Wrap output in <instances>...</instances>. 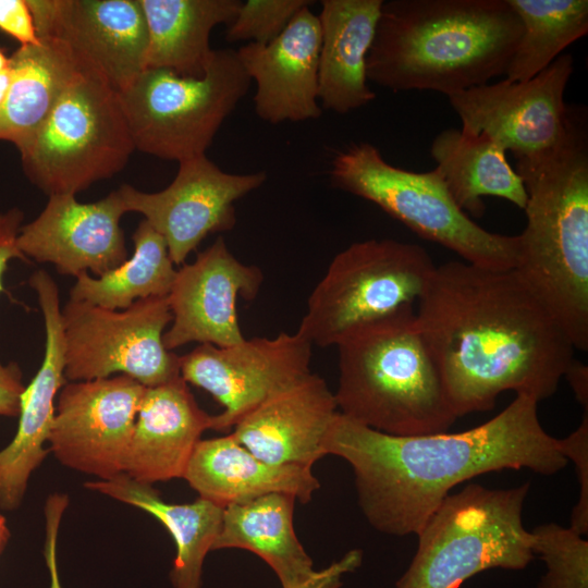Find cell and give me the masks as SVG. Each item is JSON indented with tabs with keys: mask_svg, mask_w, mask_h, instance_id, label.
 <instances>
[{
	"mask_svg": "<svg viewBox=\"0 0 588 588\" xmlns=\"http://www.w3.org/2000/svg\"><path fill=\"white\" fill-rule=\"evenodd\" d=\"M416 308L457 418L491 409L505 391L539 403L574 360L568 336L513 269L436 266Z\"/></svg>",
	"mask_w": 588,
	"mask_h": 588,
	"instance_id": "obj_1",
	"label": "cell"
},
{
	"mask_svg": "<svg viewBox=\"0 0 588 588\" xmlns=\"http://www.w3.org/2000/svg\"><path fill=\"white\" fill-rule=\"evenodd\" d=\"M538 402L516 397L497 416L466 431L392 436L338 412L323 449L347 462L368 523L391 536L417 535L457 485L490 471L529 469L553 475L568 463L560 439L542 427Z\"/></svg>",
	"mask_w": 588,
	"mask_h": 588,
	"instance_id": "obj_2",
	"label": "cell"
},
{
	"mask_svg": "<svg viewBox=\"0 0 588 588\" xmlns=\"http://www.w3.org/2000/svg\"><path fill=\"white\" fill-rule=\"evenodd\" d=\"M522 30L507 0L383 1L367 78L450 96L505 74Z\"/></svg>",
	"mask_w": 588,
	"mask_h": 588,
	"instance_id": "obj_3",
	"label": "cell"
},
{
	"mask_svg": "<svg viewBox=\"0 0 588 588\" xmlns=\"http://www.w3.org/2000/svg\"><path fill=\"white\" fill-rule=\"evenodd\" d=\"M527 192V224L517 236V277L574 348H588V142L572 110L554 148L516 159Z\"/></svg>",
	"mask_w": 588,
	"mask_h": 588,
	"instance_id": "obj_4",
	"label": "cell"
},
{
	"mask_svg": "<svg viewBox=\"0 0 588 588\" xmlns=\"http://www.w3.org/2000/svg\"><path fill=\"white\" fill-rule=\"evenodd\" d=\"M336 348L344 416L392 436L446 432L457 419L415 310L362 327Z\"/></svg>",
	"mask_w": 588,
	"mask_h": 588,
	"instance_id": "obj_5",
	"label": "cell"
},
{
	"mask_svg": "<svg viewBox=\"0 0 588 588\" xmlns=\"http://www.w3.org/2000/svg\"><path fill=\"white\" fill-rule=\"evenodd\" d=\"M529 483H471L449 494L417 532L416 553L396 588H460L491 568L523 569L535 558L523 523Z\"/></svg>",
	"mask_w": 588,
	"mask_h": 588,
	"instance_id": "obj_6",
	"label": "cell"
},
{
	"mask_svg": "<svg viewBox=\"0 0 588 588\" xmlns=\"http://www.w3.org/2000/svg\"><path fill=\"white\" fill-rule=\"evenodd\" d=\"M27 179L48 196L110 179L135 149L119 95L82 70L44 123L16 146Z\"/></svg>",
	"mask_w": 588,
	"mask_h": 588,
	"instance_id": "obj_7",
	"label": "cell"
},
{
	"mask_svg": "<svg viewBox=\"0 0 588 588\" xmlns=\"http://www.w3.org/2000/svg\"><path fill=\"white\" fill-rule=\"evenodd\" d=\"M334 187L369 200L413 232L456 253L465 262L495 270L513 269L517 236L487 231L452 198L439 171L413 172L388 163L363 142L332 160Z\"/></svg>",
	"mask_w": 588,
	"mask_h": 588,
	"instance_id": "obj_8",
	"label": "cell"
},
{
	"mask_svg": "<svg viewBox=\"0 0 588 588\" xmlns=\"http://www.w3.org/2000/svg\"><path fill=\"white\" fill-rule=\"evenodd\" d=\"M434 267L416 244L355 242L333 257L311 291L297 332L313 346H336L362 327L414 310Z\"/></svg>",
	"mask_w": 588,
	"mask_h": 588,
	"instance_id": "obj_9",
	"label": "cell"
},
{
	"mask_svg": "<svg viewBox=\"0 0 588 588\" xmlns=\"http://www.w3.org/2000/svg\"><path fill=\"white\" fill-rule=\"evenodd\" d=\"M249 85L236 50L225 48L200 77L146 69L118 95L135 149L180 162L206 155Z\"/></svg>",
	"mask_w": 588,
	"mask_h": 588,
	"instance_id": "obj_10",
	"label": "cell"
},
{
	"mask_svg": "<svg viewBox=\"0 0 588 588\" xmlns=\"http://www.w3.org/2000/svg\"><path fill=\"white\" fill-rule=\"evenodd\" d=\"M64 376L87 381L125 375L146 388L180 377V356L163 345L172 321L168 296L120 310L70 299L61 309Z\"/></svg>",
	"mask_w": 588,
	"mask_h": 588,
	"instance_id": "obj_11",
	"label": "cell"
},
{
	"mask_svg": "<svg viewBox=\"0 0 588 588\" xmlns=\"http://www.w3.org/2000/svg\"><path fill=\"white\" fill-rule=\"evenodd\" d=\"M574 70L569 53L524 82L503 79L448 96L462 131L483 133L516 159L558 146L566 135L572 111L564 93Z\"/></svg>",
	"mask_w": 588,
	"mask_h": 588,
	"instance_id": "obj_12",
	"label": "cell"
},
{
	"mask_svg": "<svg viewBox=\"0 0 588 588\" xmlns=\"http://www.w3.org/2000/svg\"><path fill=\"white\" fill-rule=\"evenodd\" d=\"M313 344L295 333L244 339L230 346L199 344L180 356V375L223 407L213 430L228 431L270 395L310 373Z\"/></svg>",
	"mask_w": 588,
	"mask_h": 588,
	"instance_id": "obj_13",
	"label": "cell"
},
{
	"mask_svg": "<svg viewBox=\"0 0 588 588\" xmlns=\"http://www.w3.org/2000/svg\"><path fill=\"white\" fill-rule=\"evenodd\" d=\"M264 171L233 174L221 170L206 155L184 159L169 186L146 193L124 184L118 188L126 212H138L166 241L179 266L203 240L231 231L236 223L235 201L259 188Z\"/></svg>",
	"mask_w": 588,
	"mask_h": 588,
	"instance_id": "obj_14",
	"label": "cell"
},
{
	"mask_svg": "<svg viewBox=\"0 0 588 588\" xmlns=\"http://www.w3.org/2000/svg\"><path fill=\"white\" fill-rule=\"evenodd\" d=\"M145 389L125 375L68 381L57 396L49 451L99 480L123 473Z\"/></svg>",
	"mask_w": 588,
	"mask_h": 588,
	"instance_id": "obj_15",
	"label": "cell"
},
{
	"mask_svg": "<svg viewBox=\"0 0 588 588\" xmlns=\"http://www.w3.org/2000/svg\"><path fill=\"white\" fill-rule=\"evenodd\" d=\"M39 39L57 38L117 93L146 70L148 33L139 0H26Z\"/></svg>",
	"mask_w": 588,
	"mask_h": 588,
	"instance_id": "obj_16",
	"label": "cell"
},
{
	"mask_svg": "<svg viewBox=\"0 0 588 588\" xmlns=\"http://www.w3.org/2000/svg\"><path fill=\"white\" fill-rule=\"evenodd\" d=\"M264 281L261 269L240 261L222 236L177 269L168 295L172 321L163 333V345L173 351L187 343L224 347L245 338L236 303L253 301Z\"/></svg>",
	"mask_w": 588,
	"mask_h": 588,
	"instance_id": "obj_17",
	"label": "cell"
},
{
	"mask_svg": "<svg viewBox=\"0 0 588 588\" xmlns=\"http://www.w3.org/2000/svg\"><path fill=\"white\" fill-rule=\"evenodd\" d=\"M125 212L118 189L95 203L52 195L37 218L22 225L16 244L27 259L52 264L60 274L76 278L89 270L101 277L127 258L120 225Z\"/></svg>",
	"mask_w": 588,
	"mask_h": 588,
	"instance_id": "obj_18",
	"label": "cell"
},
{
	"mask_svg": "<svg viewBox=\"0 0 588 588\" xmlns=\"http://www.w3.org/2000/svg\"><path fill=\"white\" fill-rule=\"evenodd\" d=\"M28 283L44 316L45 353L40 368L21 395L15 436L0 451V509L5 511L20 506L32 473L49 452L44 444L49 440L57 396L68 382L58 285L45 270L35 271Z\"/></svg>",
	"mask_w": 588,
	"mask_h": 588,
	"instance_id": "obj_19",
	"label": "cell"
},
{
	"mask_svg": "<svg viewBox=\"0 0 588 588\" xmlns=\"http://www.w3.org/2000/svg\"><path fill=\"white\" fill-rule=\"evenodd\" d=\"M320 42L318 16L305 7L269 44L247 42L236 50L250 82L256 85L254 106L259 119L279 124L321 117Z\"/></svg>",
	"mask_w": 588,
	"mask_h": 588,
	"instance_id": "obj_20",
	"label": "cell"
},
{
	"mask_svg": "<svg viewBox=\"0 0 588 588\" xmlns=\"http://www.w3.org/2000/svg\"><path fill=\"white\" fill-rule=\"evenodd\" d=\"M338 412L324 379L310 372L253 408L231 434L264 462L311 468L326 455L324 438Z\"/></svg>",
	"mask_w": 588,
	"mask_h": 588,
	"instance_id": "obj_21",
	"label": "cell"
},
{
	"mask_svg": "<svg viewBox=\"0 0 588 588\" xmlns=\"http://www.w3.org/2000/svg\"><path fill=\"white\" fill-rule=\"evenodd\" d=\"M213 415L199 407L180 376L146 388L136 416L123 473L147 485L183 478Z\"/></svg>",
	"mask_w": 588,
	"mask_h": 588,
	"instance_id": "obj_22",
	"label": "cell"
},
{
	"mask_svg": "<svg viewBox=\"0 0 588 588\" xmlns=\"http://www.w3.org/2000/svg\"><path fill=\"white\" fill-rule=\"evenodd\" d=\"M199 494L221 507L270 494L308 503L320 483L310 467L264 462L230 433L200 440L183 477Z\"/></svg>",
	"mask_w": 588,
	"mask_h": 588,
	"instance_id": "obj_23",
	"label": "cell"
},
{
	"mask_svg": "<svg viewBox=\"0 0 588 588\" xmlns=\"http://www.w3.org/2000/svg\"><path fill=\"white\" fill-rule=\"evenodd\" d=\"M383 0H322L318 96L321 109L345 114L376 98L367 57Z\"/></svg>",
	"mask_w": 588,
	"mask_h": 588,
	"instance_id": "obj_24",
	"label": "cell"
},
{
	"mask_svg": "<svg viewBox=\"0 0 588 588\" xmlns=\"http://www.w3.org/2000/svg\"><path fill=\"white\" fill-rule=\"evenodd\" d=\"M295 501L291 494L270 493L225 506L212 550L250 551L272 568L282 588L299 587L315 569L294 530Z\"/></svg>",
	"mask_w": 588,
	"mask_h": 588,
	"instance_id": "obj_25",
	"label": "cell"
},
{
	"mask_svg": "<svg viewBox=\"0 0 588 588\" xmlns=\"http://www.w3.org/2000/svg\"><path fill=\"white\" fill-rule=\"evenodd\" d=\"M147 25L146 69L200 77L215 52L212 29L234 19L238 0H139Z\"/></svg>",
	"mask_w": 588,
	"mask_h": 588,
	"instance_id": "obj_26",
	"label": "cell"
},
{
	"mask_svg": "<svg viewBox=\"0 0 588 588\" xmlns=\"http://www.w3.org/2000/svg\"><path fill=\"white\" fill-rule=\"evenodd\" d=\"M430 154L452 198L464 212L481 217L486 196L525 208L527 192L523 180L507 162L505 149L488 135L448 128L436 136Z\"/></svg>",
	"mask_w": 588,
	"mask_h": 588,
	"instance_id": "obj_27",
	"label": "cell"
},
{
	"mask_svg": "<svg viewBox=\"0 0 588 588\" xmlns=\"http://www.w3.org/2000/svg\"><path fill=\"white\" fill-rule=\"evenodd\" d=\"M123 503L156 517L170 532L176 555L170 573L173 588H201L204 560L220 531L223 507L198 498L192 503H167L151 485L138 482L121 473L108 480L85 483Z\"/></svg>",
	"mask_w": 588,
	"mask_h": 588,
	"instance_id": "obj_28",
	"label": "cell"
},
{
	"mask_svg": "<svg viewBox=\"0 0 588 588\" xmlns=\"http://www.w3.org/2000/svg\"><path fill=\"white\" fill-rule=\"evenodd\" d=\"M10 69L12 81L0 112V139L16 147L44 123L65 88L85 69L57 38L20 46L10 57Z\"/></svg>",
	"mask_w": 588,
	"mask_h": 588,
	"instance_id": "obj_29",
	"label": "cell"
},
{
	"mask_svg": "<svg viewBox=\"0 0 588 588\" xmlns=\"http://www.w3.org/2000/svg\"><path fill=\"white\" fill-rule=\"evenodd\" d=\"M134 252L101 277L83 272L70 290V299L120 310L138 299L168 296L176 271L164 238L145 220L132 236Z\"/></svg>",
	"mask_w": 588,
	"mask_h": 588,
	"instance_id": "obj_30",
	"label": "cell"
},
{
	"mask_svg": "<svg viewBox=\"0 0 588 588\" xmlns=\"http://www.w3.org/2000/svg\"><path fill=\"white\" fill-rule=\"evenodd\" d=\"M522 24V36L506 79L524 82L548 68L588 33L587 0H507Z\"/></svg>",
	"mask_w": 588,
	"mask_h": 588,
	"instance_id": "obj_31",
	"label": "cell"
},
{
	"mask_svg": "<svg viewBox=\"0 0 588 588\" xmlns=\"http://www.w3.org/2000/svg\"><path fill=\"white\" fill-rule=\"evenodd\" d=\"M530 532L534 553L546 564L537 588H588V541L583 535L556 523Z\"/></svg>",
	"mask_w": 588,
	"mask_h": 588,
	"instance_id": "obj_32",
	"label": "cell"
},
{
	"mask_svg": "<svg viewBox=\"0 0 588 588\" xmlns=\"http://www.w3.org/2000/svg\"><path fill=\"white\" fill-rule=\"evenodd\" d=\"M309 0H247L241 2L228 25L229 42L248 41L266 45L277 38Z\"/></svg>",
	"mask_w": 588,
	"mask_h": 588,
	"instance_id": "obj_33",
	"label": "cell"
},
{
	"mask_svg": "<svg viewBox=\"0 0 588 588\" xmlns=\"http://www.w3.org/2000/svg\"><path fill=\"white\" fill-rule=\"evenodd\" d=\"M562 454L575 464L579 498L572 511L569 527L586 536L588 532V412H585L580 425L569 436L560 439Z\"/></svg>",
	"mask_w": 588,
	"mask_h": 588,
	"instance_id": "obj_34",
	"label": "cell"
},
{
	"mask_svg": "<svg viewBox=\"0 0 588 588\" xmlns=\"http://www.w3.org/2000/svg\"><path fill=\"white\" fill-rule=\"evenodd\" d=\"M0 30L21 46L40 44L26 0H0Z\"/></svg>",
	"mask_w": 588,
	"mask_h": 588,
	"instance_id": "obj_35",
	"label": "cell"
},
{
	"mask_svg": "<svg viewBox=\"0 0 588 588\" xmlns=\"http://www.w3.org/2000/svg\"><path fill=\"white\" fill-rule=\"evenodd\" d=\"M69 504V498L64 493H53L47 499L45 505L46 540L44 555L49 571V588H62L59 577L57 560V541L62 515Z\"/></svg>",
	"mask_w": 588,
	"mask_h": 588,
	"instance_id": "obj_36",
	"label": "cell"
},
{
	"mask_svg": "<svg viewBox=\"0 0 588 588\" xmlns=\"http://www.w3.org/2000/svg\"><path fill=\"white\" fill-rule=\"evenodd\" d=\"M23 219L24 213L19 208L0 211V294L5 293L2 279L10 260L28 261L16 244Z\"/></svg>",
	"mask_w": 588,
	"mask_h": 588,
	"instance_id": "obj_37",
	"label": "cell"
},
{
	"mask_svg": "<svg viewBox=\"0 0 588 588\" xmlns=\"http://www.w3.org/2000/svg\"><path fill=\"white\" fill-rule=\"evenodd\" d=\"M363 562L359 549L347 551L341 559L314 574L297 588H340L346 574L356 571Z\"/></svg>",
	"mask_w": 588,
	"mask_h": 588,
	"instance_id": "obj_38",
	"label": "cell"
},
{
	"mask_svg": "<svg viewBox=\"0 0 588 588\" xmlns=\"http://www.w3.org/2000/svg\"><path fill=\"white\" fill-rule=\"evenodd\" d=\"M25 389L22 370L16 363L0 362V416L17 417L20 400Z\"/></svg>",
	"mask_w": 588,
	"mask_h": 588,
	"instance_id": "obj_39",
	"label": "cell"
},
{
	"mask_svg": "<svg viewBox=\"0 0 588 588\" xmlns=\"http://www.w3.org/2000/svg\"><path fill=\"white\" fill-rule=\"evenodd\" d=\"M564 377L568 380L575 393L576 400L580 403L583 407H585V411H587L588 408L587 366L574 359Z\"/></svg>",
	"mask_w": 588,
	"mask_h": 588,
	"instance_id": "obj_40",
	"label": "cell"
},
{
	"mask_svg": "<svg viewBox=\"0 0 588 588\" xmlns=\"http://www.w3.org/2000/svg\"><path fill=\"white\" fill-rule=\"evenodd\" d=\"M12 81V72L10 66L0 72V112L7 101L10 85Z\"/></svg>",
	"mask_w": 588,
	"mask_h": 588,
	"instance_id": "obj_41",
	"label": "cell"
},
{
	"mask_svg": "<svg viewBox=\"0 0 588 588\" xmlns=\"http://www.w3.org/2000/svg\"><path fill=\"white\" fill-rule=\"evenodd\" d=\"M10 537V531L7 526L5 517L0 515V553L3 551Z\"/></svg>",
	"mask_w": 588,
	"mask_h": 588,
	"instance_id": "obj_42",
	"label": "cell"
},
{
	"mask_svg": "<svg viewBox=\"0 0 588 588\" xmlns=\"http://www.w3.org/2000/svg\"><path fill=\"white\" fill-rule=\"evenodd\" d=\"M10 66V57L0 47V72Z\"/></svg>",
	"mask_w": 588,
	"mask_h": 588,
	"instance_id": "obj_43",
	"label": "cell"
}]
</instances>
